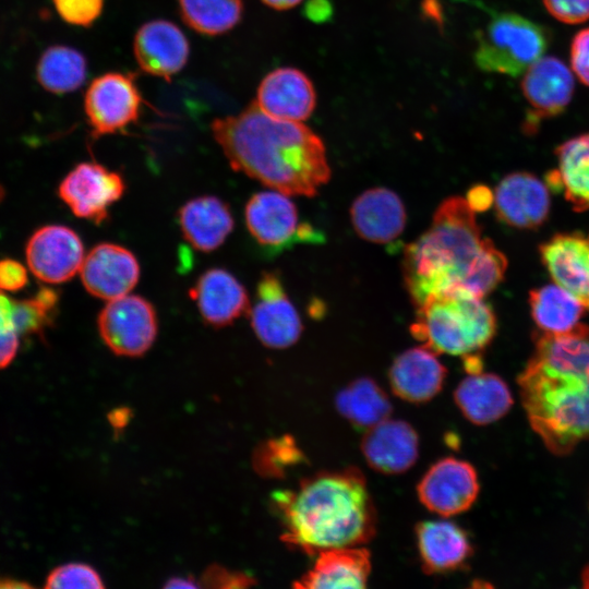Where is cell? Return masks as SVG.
<instances>
[{
  "label": "cell",
  "instance_id": "2e32d148",
  "mask_svg": "<svg viewBox=\"0 0 589 589\" xmlns=\"http://www.w3.org/2000/svg\"><path fill=\"white\" fill-rule=\"evenodd\" d=\"M133 51L139 67L145 73L170 81L185 65L190 46L176 24L154 20L137 29Z\"/></svg>",
  "mask_w": 589,
  "mask_h": 589
},
{
  "label": "cell",
  "instance_id": "f6af8a7d",
  "mask_svg": "<svg viewBox=\"0 0 589 589\" xmlns=\"http://www.w3.org/2000/svg\"><path fill=\"white\" fill-rule=\"evenodd\" d=\"M32 585L16 579L0 577V589L29 588Z\"/></svg>",
  "mask_w": 589,
  "mask_h": 589
},
{
  "label": "cell",
  "instance_id": "e0dca14e",
  "mask_svg": "<svg viewBox=\"0 0 589 589\" xmlns=\"http://www.w3.org/2000/svg\"><path fill=\"white\" fill-rule=\"evenodd\" d=\"M493 203L501 220L521 229L539 227L550 211L548 187L528 172L504 177L494 191Z\"/></svg>",
  "mask_w": 589,
  "mask_h": 589
},
{
  "label": "cell",
  "instance_id": "603a6c76",
  "mask_svg": "<svg viewBox=\"0 0 589 589\" xmlns=\"http://www.w3.org/2000/svg\"><path fill=\"white\" fill-rule=\"evenodd\" d=\"M371 573L370 552L359 546L325 550L314 565L293 584L296 588H364Z\"/></svg>",
  "mask_w": 589,
  "mask_h": 589
},
{
  "label": "cell",
  "instance_id": "74e56055",
  "mask_svg": "<svg viewBox=\"0 0 589 589\" xmlns=\"http://www.w3.org/2000/svg\"><path fill=\"white\" fill-rule=\"evenodd\" d=\"M570 64L576 76L589 86V27L574 36L570 45Z\"/></svg>",
  "mask_w": 589,
  "mask_h": 589
},
{
  "label": "cell",
  "instance_id": "5bb4252c",
  "mask_svg": "<svg viewBox=\"0 0 589 589\" xmlns=\"http://www.w3.org/2000/svg\"><path fill=\"white\" fill-rule=\"evenodd\" d=\"M140 273V264L131 251L108 242L95 245L80 269L84 288L107 301L128 294L136 286Z\"/></svg>",
  "mask_w": 589,
  "mask_h": 589
},
{
  "label": "cell",
  "instance_id": "9a60e30c",
  "mask_svg": "<svg viewBox=\"0 0 589 589\" xmlns=\"http://www.w3.org/2000/svg\"><path fill=\"white\" fill-rule=\"evenodd\" d=\"M255 104L271 117L302 122L315 110L316 91L301 70L278 68L261 81Z\"/></svg>",
  "mask_w": 589,
  "mask_h": 589
},
{
  "label": "cell",
  "instance_id": "d590c367",
  "mask_svg": "<svg viewBox=\"0 0 589 589\" xmlns=\"http://www.w3.org/2000/svg\"><path fill=\"white\" fill-rule=\"evenodd\" d=\"M60 17L72 25L88 27L101 14L104 0H52Z\"/></svg>",
  "mask_w": 589,
  "mask_h": 589
},
{
  "label": "cell",
  "instance_id": "7402d4cb",
  "mask_svg": "<svg viewBox=\"0 0 589 589\" xmlns=\"http://www.w3.org/2000/svg\"><path fill=\"white\" fill-rule=\"evenodd\" d=\"M350 218L356 232L364 240L387 243L401 235L406 211L392 190L374 188L364 191L352 203Z\"/></svg>",
  "mask_w": 589,
  "mask_h": 589
},
{
  "label": "cell",
  "instance_id": "7bdbcfd3",
  "mask_svg": "<svg viewBox=\"0 0 589 589\" xmlns=\"http://www.w3.org/2000/svg\"><path fill=\"white\" fill-rule=\"evenodd\" d=\"M302 1L303 0H262L264 4L278 11H284V10H289L291 8H294L298 4H300Z\"/></svg>",
  "mask_w": 589,
  "mask_h": 589
},
{
  "label": "cell",
  "instance_id": "e575fe53",
  "mask_svg": "<svg viewBox=\"0 0 589 589\" xmlns=\"http://www.w3.org/2000/svg\"><path fill=\"white\" fill-rule=\"evenodd\" d=\"M98 572L84 563H69L55 568L47 577L45 588H104Z\"/></svg>",
  "mask_w": 589,
  "mask_h": 589
},
{
  "label": "cell",
  "instance_id": "5b68a950",
  "mask_svg": "<svg viewBox=\"0 0 589 589\" xmlns=\"http://www.w3.org/2000/svg\"><path fill=\"white\" fill-rule=\"evenodd\" d=\"M417 309L411 334L436 354L478 353L495 335L496 318L492 309L483 298L467 290L433 294Z\"/></svg>",
  "mask_w": 589,
  "mask_h": 589
},
{
  "label": "cell",
  "instance_id": "52a82bcc",
  "mask_svg": "<svg viewBox=\"0 0 589 589\" xmlns=\"http://www.w3.org/2000/svg\"><path fill=\"white\" fill-rule=\"evenodd\" d=\"M97 326L101 339L113 353L139 357L154 344L158 321L149 301L128 293L106 303L99 312Z\"/></svg>",
  "mask_w": 589,
  "mask_h": 589
},
{
  "label": "cell",
  "instance_id": "4316f807",
  "mask_svg": "<svg viewBox=\"0 0 589 589\" xmlns=\"http://www.w3.org/2000/svg\"><path fill=\"white\" fill-rule=\"evenodd\" d=\"M454 400L464 417L476 425H486L504 417L513 406L506 383L493 373H472L454 392Z\"/></svg>",
  "mask_w": 589,
  "mask_h": 589
},
{
  "label": "cell",
  "instance_id": "ffe728a7",
  "mask_svg": "<svg viewBox=\"0 0 589 589\" xmlns=\"http://www.w3.org/2000/svg\"><path fill=\"white\" fill-rule=\"evenodd\" d=\"M189 294L204 321L214 327L233 323L250 309L245 288L224 268L204 272Z\"/></svg>",
  "mask_w": 589,
  "mask_h": 589
},
{
  "label": "cell",
  "instance_id": "4dcf8cb0",
  "mask_svg": "<svg viewBox=\"0 0 589 589\" xmlns=\"http://www.w3.org/2000/svg\"><path fill=\"white\" fill-rule=\"evenodd\" d=\"M86 73L85 57L74 48L60 45L46 49L36 69L39 84L53 94L77 89L84 83Z\"/></svg>",
  "mask_w": 589,
  "mask_h": 589
},
{
  "label": "cell",
  "instance_id": "ba28073f",
  "mask_svg": "<svg viewBox=\"0 0 589 589\" xmlns=\"http://www.w3.org/2000/svg\"><path fill=\"white\" fill-rule=\"evenodd\" d=\"M141 105L142 96L131 73H105L92 81L84 96L94 136L124 131L139 119Z\"/></svg>",
  "mask_w": 589,
  "mask_h": 589
},
{
  "label": "cell",
  "instance_id": "60d3db41",
  "mask_svg": "<svg viewBox=\"0 0 589 589\" xmlns=\"http://www.w3.org/2000/svg\"><path fill=\"white\" fill-rule=\"evenodd\" d=\"M304 14L315 23L326 22L333 14V8L328 0H309L304 8Z\"/></svg>",
  "mask_w": 589,
  "mask_h": 589
},
{
  "label": "cell",
  "instance_id": "836d02e7",
  "mask_svg": "<svg viewBox=\"0 0 589 589\" xmlns=\"http://www.w3.org/2000/svg\"><path fill=\"white\" fill-rule=\"evenodd\" d=\"M302 453L292 438L284 436L266 443L259 449L255 466L261 473L268 476L283 474L285 469L300 462Z\"/></svg>",
  "mask_w": 589,
  "mask_h": 589
},
{
  "label": "cell",
  "instance_id": "d4e9b609",
  "mask_svg": "<svg viewBox=\"0 0 589 589\" xmlns=\"http://www.w3.org/2000/svg\"><path fill=\"white\" fill-rule=\"evenodd\" d=\"M247 227L262 245L279 248L298 230L296 205L279 191H262L248 201L244 209Z\"/></svg>",
  "mask_w": 589,
  "mask_h": 589
},
{
  "label": "cell",
  "instance_id": "f1b7e54d",
  "mask_svg": "<svg viewBox=\"0 0 589 589\" xmlns=\"http://www.w3.org/2000/svg\"><path fill=\"white\" fill-rule=\"evenodd\" d=\"M335 407L349 423L365 430L388 419L393 410L387 394L370 377L357 378L340 389Z\"/></svg>",
  "mask_w": 589,
  "mask_h": 589
},
{
  "label": "cell",
  "instance_id": "ac0fdd59",
  "mask_svg": "<svg viewBox=\"0 0 589 589\" xmlns=\"http://www.w3.org/2000/svg\"><path fill=\"white\" fill-rule=\"evenodd\" d=\"M361 452L372 469L384 474H398L417 461L419 437L408 422L386 419L366 430Z\"/></svg>",
  "mask_w": 589,
  "mask_h": 589
},
{
  "label": "cell",
  "instance_id": "d6986e66",
  "mask_svg": "<svg viewBox=\"0 0 589 589\" xmlns=\"http://www.w3.org/2000/svg\"><path fill=\"white\" fill-rule=\"evenodd\" d=\"M553 281L585 308L589 299V233H558L540 247Z\"/></svg>",
  "mask_w": 589,
  "mask_h": 589
},
{
  "label": "cell",
  "instance_id": "b9f144b4",
  "mask_svg": "<svg viewBox=\"0 0 589 589\" xmlns=\"http://www.w3.org/2000/svg\"><path fill=\"white\" fill-rule=\"evenodd\" d=\"M474 212L486 209L493 203V193L485 187L472 188L466 197Z\"/></svg>",
  "mask_w": 589,
  "mask_h": 589
},
{
  "label": "cell",
  "instance_id": "3957f363",
  "mask_svg": "<svg viewBox=\"0 0 589 589\" xmlns=\"http://www.w3.org/2000/svg\"><path fill=\"white\" fill-rule=\"evenodd\" d=\"M211 128L235 170L276 191L313 196L330 178L321 137L302 122L266 115L255 101Z\"/></svg>",
  "mask_w": 589,
  "mask_h": 589
},
{
  "label": "cell",
  "instance_id": "d6a6232c",
  "mask_svg": "<svg viewBox=\"0 0 589 589\" xmlns=\"http://www.w3.org/2000/svg\"><path fill=\"white\" fill-rule=\"evenodd\" d=\"M58 304V294L50 288H41L29 299L14 300V326L19 335L39 334L48 327Z\"/></svg>",
  "mask_w": 589,
  "mask_h": 589
},
{
  "label": "cell",
  "instance_id": "7dc6e473",
  "mask_svg": "<svg viewBox=\"0 0 589 589\" xmlns=\"http://www.w3.org/2000/svg\"><path fill=\"white\" fill-rule=\"evenodd\" d=\"M586 309L589 310V299H588V302H587V304H586Z\"/></svg>",
  "mask_w": 589,
  "mask_h": 589
},
{
  "label": "cell",
  "instance_id": "8992f818",
  "mask_svg": "<svg viewBox=\"0 0 589 589\" xmlns=\"http://www.w3.org/2000/svg\"><path fill=\"white\" fill-rule=\"evenodd\" d=\"M549 43L544 26L517 13H494L478 35L473 58L484 72L515 77L543 56Z\"/></svg>",
  "mask_w": 589,
  "mask_h": 589
},
{
  "label": "cell",
  "instance_id": "83f0119b",
  "mask_svg": "<svg viewBox=\"0 0 589 589\" xmlns=\"http://www.w3.org/2000/svg\"><path fill=\"white\" fill-rule=\"evenodd\" d=\"M557 167L546 175V182L562 192L573 209L589 208V133L575 136L555 152Z\"/></svg>",
  "mask_w": 589,
  "mask_h": 589
},
{
  "label": "cell",
  "instance_id": "ee69618b",
  "mask_svg": "<svg viewBox=\"0 0 589 589\" xmlns=\"http://www.w3.org/2000/svg\"><path fill=\"white\" fill-rule=\"evenodd\" d=\"M200 587L192 578L189 577H173L170 578L165 588H195Z\"/></svg>",
  "mask_w": 589,
  "mask_h": 589
},
{
  "label": "cell",
  "instance_id": "cb8c5ba5",
  "mask_svg": "<svg viewBox=\"0 0 589 589\" xmlns=\"http://www.w3.org/2000/svg\"><path fill=\"white\" fill-rule=\"evenodd\" d=\"M416 541L425 573L458 569L472 553L466 531L448 520H426L416 526Z\"/></svg>",
  "mask_w": 589,
  "mask_h": 589
},
{
  "label": "cell",
  "instance_id": "7c38bea8",
  "mask_svg": "<svg viewBox=\"0 0 589 589\" xmlns=\"http://www.w3.org/2000/svg\"><path fill=\"white\" fill-rule=\"evenodd\" d=\"M248 313L255 335L267 347H290L301 335L300 316L274 273H265L260 278L256 302Z\"/></svg>",
  "mask_w": 589,
  "mask_h": 589
},
{
  "label": "cell",
  "instance_id": "f546056e",
  "mask_svg": "<svg viewBox=\"0 0 589 589\" xmlns=\"http://www.w3.org/2000/svg\"><path fill=\"white\" fill-rule=\"evenodd\" d=\"M529 305L533 321L544 333H564L578 324L586 309L572 293L557 284L532 290Z\"/></svg>",
  "mask_w": 589,
  "mask_h": 589
},
{
  "label": "cell",
  "instance_id": "8d00e7d4",
  "mask_svg": "<svg viewBox=\"0 0 589 589\" xmlns=\"http://www.w3.org/2000/svg\"><path fill=\"white\" fill-rule=\"evenodd\" d=\"M543 3L560 22L579 24L589 20V0H543Z\"/></svg>",
  "mask_w": 589,
  "mask_h": 589
},
{
  "label": "cell",
  "instance_id": "277c9868",
  "mask_svg": "<svg viewBox=\"0 0 589 589\" xmlns=\"http://www.w3.org/2000/svg\"><path fill=\"white\" fill-rule=\"evenodd\" d=\"M283 541L305 554L368 543L376 510L365 478L356 467L321 471L273 495Z\"/></svg>",
  "mask_w": 589,
  "mask_h": 589
},
{
  "label": "cell",
  "instance_id": "7a4b0ae2",
  "mask_svg": "<svg viewBox=\"0 0 589 589\" xmlns=\"http://www.w3.org/2000/svg\"><path fill=\"white\" fill-rule=\"evenodd\" d=\"M506 266V257L482 237L476 212L460 196L443 201L429 229L406 247L402 262L416 306L453 289L484 298L502 281Z\"/></svg>",
  "mask_w": 589,
  "mask_h": 589
},
{
  "label": "cell",
  "instance_id": "484cf974",
  "mask_svg": "<svg viewBox=\"0 0 589 589\" xmlns=\"http://www.w3.org/2000/svg\"><path fill=\"white\" fill-rule=\"evenodd\" d=\"M179 225L183 237L194 249L211 252L225 242L233 229L235 220L223 200L204 195L181 206Z\"/></svg>",
  "mask_w": 589,
  "mask_h": 589
},
{
  "label": "cell",
  "instance_id": "f35d334b",
  "mask_svg": "<svg viewBox=\"0 0 589 589\" xmlns=\"http://www.w3.org/2000/svg\"><path fill=\"white\" fill-rule=\"evenodd\" d=\"M202 580L204 586L217 588H242L254 584L253 579L244 574L229 572L216 565L206 570Z\"/></svg>",
  "mask_w": 589,
  "mask_h": 589
},
{
  "label": "cell",
  "instance_id": "44dd1931",
  "mask_svg": "<svg viewBox=\"0 0 589 589\" xmlns=\"http://www.w3.org/2000/svg\"><path fill=\"white\" fill-rule=\"evenodd\" d=\"M446 368L429 348L416 347L400 353L393 361L389 372V385L400 399L422 404L431 400L442 389Z\"/></svg>",
  "mask_w": 589,
  "mask_h": 589
},
{
  "label": "cell",
  "instance_id": "8fae6325",
  "mask_svg": "<svg viewBox=\"0 0 589 589\" xmlns=\"http://www.w3.org/2000/svg\"><path fill=\"white\" fill-rule=\"evenodd\" d=\"M28 268L39 280L61 284L80 273L84 247L79 235L63 225L36 230L26 244Z\"/></svg>",
  "mask_w": 589,
  "mask_h": 589
},
{
  "label": "cell",
  "instance_id": "6da1fadb",
  "mask_svg": "<svg viewBox=\"0 0 589 589\" xmlns=\"http://www.w3.org/2000/svg\"><path fill=\"white\" fill-rule=\"evenodd\" d=\"M531 429L548 450L570 454L589 440V326L542 333L517 380Z\"/></svg>",
  "mask_w": 589,
  "mask_h": 589
},
{
  "label": "cell",
  "instance_id": "30bf717a",
  "mask_svg": "<svg viewBox=\"0 0 589 589\" xmlns=\"http://www.w3.org/2000/svg\"><path fill=\"white\" fill-rule=\"evenodd\" d=\"M124 190L118 172L97 163H81L61 181L58 193L75 216L100 224Z\"/></svg>",
  "mask_w": 589,
  "mask_h": 589
},
{
  "label": "cell",
  "instance_id": "9c48e42d",
  "mask_svg": "<svg viewBox=\"0 0 589 589\" xmlns=\"http://www.w3.org/2000/svg\"><path fill=\"white\" fill-rule=\"evenodd\" d=\"M417 494L430 512L443 517L458 515L477 500V471L468 461L445 457L425 471L417 485Z\"/></svg>",
  "mask_w": 589,
  "mask_h": 589
},
{
  "label": "cell",
  "instance_id": "1f68e13d",
  "mask_svg": "<svg viewBox=\"0 0 589 589\" xmlns=\"http://www.w3.org/2000/svg\"><path fill=\"white\" fill-rule=\"evenodd\" d=\"M184 23L195 32L216 36L232 29L242 19V0H178Z\"/></svg>",
  "mask_w": 589,
  "mask_h": 589
},
{
  "label": "cell",
  "instance_id": "ab89813d",
  "mask_svg": "<svg viewBox=\"0 0 589 589\" xmlns=\"http://www.w3.org/2000/svg\"><path fill=\"white\" fill-rule=\"evenodd\" d=\"M27 284L26 268L17 261L11 259L0 260V289L3 291H17Z\"/></svg>",
  "mask_w": 589,
  "mask_h": 589
},
{
  "label": "cell",
  "instance_id": "bcb514c9",
  "mask_svg": "<svg viewBox=\"0 0 589 589\" xmlns=\"http://www.w3.org/2000/svg\"><path fill=\"white\" fill-rule=\"evenodd\" d=\"M582 587L589 589V564L582 569L581 573Z\"/></svg>",
  "mask_w": 589,
  "mask_h": 589
},
{
  "label": "cell",
  "instance_id": "4fadbf2b",
  "mask_svg": "<svg viewBox=\"0 0 589 589\" xmlns=\"http://www.w3.org/2000/svg\"><path fill=\"white\" fill-rule=\"evenodd\" d=\"M521 92L528 103V131L541 120L555 117L566 109L574 94V76L556 57H541L524 73Z\"/></svg>",
  "mask_w": 589,
  "mask_h": 589
}]
</instances>
